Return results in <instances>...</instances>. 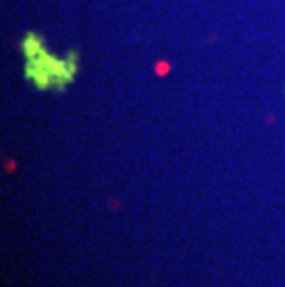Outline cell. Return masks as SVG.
Masks as SVG:
<instances>
[{"instance_id": "obj_1", "label": "cell", "mask_w": 285, "mask_h": 287, "mask_svg": "<svg viewBox=\"0 0 285 287\" xmlns=\"http://www.w3.org/2000/svg\"><path fill=\"white\" fill-rule=\"evenodd\" d=\"M78 69H80V63H78L76 52H71L67 58H56L46 48H43L37 56L28 60L24 72L26 78L37 89H63L74 82Z\"/></svg>"}, {"instance_id": "obj_2", "label": "cell", "mask_w": 285, "mask_h": 287, "mask_svg": "<svg viewBox=\"0 0 285 287\" xmlns=\"http://www.w3.org/2000/svg\"><path fill=\"white\" fill-rule=\"evenodd\" d=\"M20 48H22V52H24V56L30 60V58L37 56V54L45 48V45H43V39H41L39 34H36V32H28L26 37L22 39Z\"/></svg>"}]
</instances>
